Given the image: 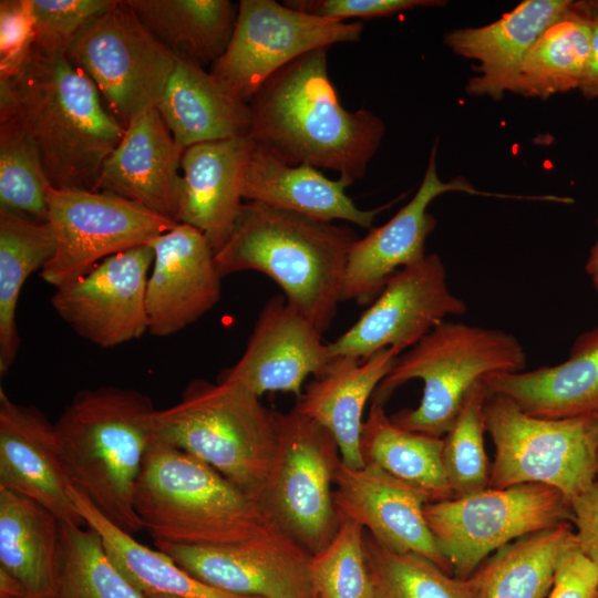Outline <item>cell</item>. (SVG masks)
<instances>
[{"mask_svg": "<svg viewBox=\"0 0 598 598\" xmlns=\"http://www.w3.org/2000/svg\"><path fill=\"white\" fill-rule=\"evenodd\" d=\"M0 113L27 132L56 189L95 190L103 163L125 133L66 52L37 44L12 73L0 76Z\"/></svg>", "mask_w": 598, "mask_h": 598, "instance_id": "cell-1", "label": "cell"}, {"mask_svg": "<svg viewBox=\"0 0 598 598\" xmlns=\"http://www.w3.org/2000/svg\"><path fill=\"white\" fill-rule=\"evenodd\" d=\"M328 50L310 51L272 74L249 101V136L289 165L362 179L385 133L367 109L348 111L328 73Z\"/></svg>", "mask_w": 598, "mask_h": 598, "instance_id": "cell-2", "label": "cell"}, {"mask_svg": "<svg viewBox=\"0 0 598 598\" xmlns=\"http://www.w3.org/2000/svg\"><path fill=\"white\" fill-rule=\"evenodd\" d=\"M358 239L349 226L245 202L215 265L221 277L246 270L267 275L323 334L342 301L347 260Z\"/></svg>", "mask_w": 598, "mask_h": 598, "instance_id": "cell-3", "label": "cell"}, {"mask_svg": "<svg viewBox=\"0 0 598 598\" xmlns=\"http://www.w3.org/2000/svg\"><path fill=\"white\" fill-rule=\"evenodd\" d=\"M155 411L135 389L99 386L79 391L54 423L73 486L131 535L143 529L134 496Z\"/></svg>", "mask_w": 598, "mask_h": 598, "instance_id": "cell-4", "label": "cell"}, {"mask_svg": "<svg viewBox=\"0 0 598 598\" xmlns=\"http://www.w3.org/2000/svg\"><path fill=\"white\" fill-rule=\"evenodd\" d=\"M134 507L154 543L235 544L269 522L256 501L215 468L155 437L136 483Z\"/></svg>", "mask_w": 598, "mask_h": 598, "instance_id": "cell-5", "label": "cell"}, {"mask_svg": "<svg viewBox=\"0 0 598 598\" xmlns=\"http://www.w3.org/2000/svg\"><path fill=\"white\" fill-rule=\"evenodd\" d=\"M153 437L207 463L258 503L277 450L276 412L247 389L195 379L155 411Z\"/></svg>", "mask_w": 598, "mask_h": 598, "instance_id": "cell-6", "label": "cell"}, {"mask_svg": "<svg viewBox=\"0 0 598 598\" xmlns=\"http://www.w3.org/2000/svg\"><path fill=\"white\" fill-rule=\"evenodd\" d=\"M525 368V350L512 333L445 320L396 358L372 400L384 404L399 386L421 380L420 404L390 417L405 430L443 437L478 382Z\"/></svg>", "mask_w": 598, "mask_h": 598, "instance_id": "cell-7", "label": "cell"}, {"mask_svg": "<svg viewBox=\"0 0 598 598\" xmlns=\"http://www.w3.org/2000/svg\"><path fill=\"white\" fill-rule=\"evenodd\" d=\"M594 414L538 417L488 391L484 426L495 448L488 487L544 484L560 491L570 502L597 482Z\"/></svg>", "mask_w": 598, "mask_h": 598, "instance_id": "cell-8", "label": "cell"}, {"mask_svg": "<svg viewBox=\"0 0 598 598\" xmlns=\"http://www.w3.org/2000/svg\"><path fill=\"white\" fill-rule=\"evenodd\" d=\"M276 455L258 505L313 555L333 538L340 524L333 504L340 451L326 427L295 408L276 412Z\"/></svg>", "mask_w": 598, "mask_h": 598, "instance_id": "cell-9", "label": "cell"}, {"mask_svg": "<svg viewBox=\"0 0 598 598\" xmlns=\"http://www.w3.org/2000/svg\"><path fill=\"white\" fill-rule=\"evenodd\" d=\"M424 515L453 576L466 579L491 554L513 540L564 523L573 524L569 499L558 489L527 483L485 488L431 502Z\"/></svg>", "mask_w": 598, "mask_h": 598, "instance_id": "cell-10", "label": "cell"}, {"mask_svg": "<svg viewBox=\"0 0 598 598\" xmlns=\"http://www.w3.org/2000/svg\"><path fill=\"white\" fill-rule=\"evenodd\" d=\"M66 54L124 126L157 107L177 59L127 1L118 0L74 38Z\"/></svg>", "mask_w": 598, "mask_h": 598, "instance_id": "cell-11", "label": "cell"}, {"mask_svg": "<svg viewBox=\"0 0 598 598\" xmlns=\"http://www.w3.org/2000/svg\"><path fill=\"white\" fill-rule=\"evenodd\" d=\"M47 205L55 251L40 276L54 288L86 274L107 257L151 244L178 224L106 192L50 186Z\"/></svg>", "mask_w": 598, "mask_h": 598, "instance_id": "cell-12", "label": "cell"}, {"mask_svg": "<svg viewBox=\"0 0 598 598\" xmlns=\"http://www.w3.org/2000/svg\"><path fill=\"white\" fill-rule=\"evenodd\" d=\"M364 24L323 19L275 0H240L225 53L210 72L249 103L261 85L295 59L361 39Z\"/></svg>", "mask_w": 598, "mask_h": 598, "instance_id": "cell-13", "label": "cell"}, {"mask_svg": "<svg viewBox=\"0 0 598 598\" xmlns=\"http://www.w3.org/2000/svg\"><path fill=\"white\" fill-rule=\"evenodd\" d=\"M466 303L446 281V269L437 254L400 269L346 332L328 343L333 358L363 361L393 348L400 354L412 348L448 316H460Z\"/></svg>", "mask_w": 598, "mask_h": 598, "instance_id": "cell-14", "label": "cell"}, {"mask_svg": "<svg viewBox=\"0 0 598 598\" xmlns=\"http://www.w3.org/2000/svg\"><path fill=\"white\" fill-rule=\"evenodd\" d=\"M154 544L189 574L221 590L259 598H317L309 578L311 555L271 520L235 544Z\"/></svg>", "mask_w": 598, "mask_h": 598, "instance_id": "cell-15", "label": "cell"}, {"mask_svg": "<svg viewBox=\"0 0 598 598\" xmlns=\"http://www.w3.org/2000/svg\"><path fill=\"white\" fill-rule=\"evenodd\" d=\"M154 260L151 244L118 252L53 292L51 306L81 338L113 348L148 330L146 286Z\"/></svg>", "mask_w": 598, "mask_h": 598, "instance_id": "cell-16", "label": "cell"}, {"mask_svg": "<svg viewBox=\"0 0 598 598\" xmlns=\"http://www.w3.org/2000/svg\"><path fill=\"white\" fill-rule=\"evenodd\" d=\"M436 150L435 141L412 199L389 221L371 228L351 247L343 277L342 301L353 300L359 306L371 303L395 272L425 257L426 239L436 226L427 207L437 196L448 192L495 196L477 190L463 177L442 181L436 171Z\"/></svg>", "mask_w": 598, "mask_h": 598, "instance_id": "cell-17", "label": "cell"}, {"mask_svg": "<svg viewBox=\"0 0 598 598\" xmlns=\"http://www.w3.org/2000/svg\"><path fill=\"white\" fill-rule=\"evenodd\" d=\"M321 338L283 296H274L262 307L243 355L218 380L259 398L276 391L300 398L305 380L322 377L333 360Z\"/></svg>", "mask_w": 598, "mask_h": 598, "instance_id": "cell-18", "label": "cell"}, {"mask_svg": "<svg viewBox=\"0 0 598 598\" xmlns=\"http://www.w3.org/2000/svg\"><path fill=\"white\" fill-rule=\"evenodd\" d=\"M427 503L425 494L373 465L351 468L341 462L334 474L339 520H353L388 549L420 555L451 574L424 515Z\"/></svg>", "mask_w": 598, "mask_h": 598, "instance_id": "cell-19", "label": "cell"}, {"mask_svg": "<svg viewBox=\"0 0 598 598\" xmlns=\"http://www.w3.org/2000/svg\"><path fill=\"white\" fill-rule=\"evenodd\" d=\"M154 260L146 286L147 333L164 338L179 332L219 301L221 276L205 236L176 224L151 243Z\"/></svg>", "mask_w": 598, "mask_h": 598, "instance_id": "cell-20", "label": "cell"}, {"mask_svg": "<svg viewBox=\"0 0 598 598\" xmlns=\"http://www.w3.org/2000/svg\"><path fill=\"white\" fill-rule=\"evenodd\" d=\"M72 487L54 423L37 406L14 402L0 388V488L38 502L62 524L86 526Z\"/></svg>", "mask_w": 598, "mask_h": 598, "instance_id": "cell-21", "label": "cell"}, {"mask_svg": "<svg viewBox=\"0 0 598 598\" xmlns=\"http://www.w3.org/2000/svg\"><path fill=\"white\" fill-rule=\"evenodd\" d=\"M157 107L134 116L103 163L96 189L134 203L177 223L182 157Z\"/></svg>", "mask_w": 598, "mask_h": 598, "instance_id": "cell-22", "label": "cell"}, {"mask_svg": "<svg viewBox=\"0 0 598 598\" xmlns=\"http://www.w3.org/2000/svg\"><path fill=\"white\" fill-rule=\"evenodd\" d=\"M574 0H524L499 19L475 28L446 32L445 45L476 62L466 93L499 101L513 93L520 66L540 34L566 17Z\"/></svg>", "mask_w": 598, "mask_h": 598, "instance_id": "cell-23", "label": "cell"}, {"mask_svg": "<svg viewBox=\"0 0 598 598\" xmlns=\"http://www.w3.org/2000/svg\"><path fill=\"white\" fill-rule=\"evenodd\" d=\"M254 146L246 135L184 150L177 223L199 230L214 254L229 238L245 203L243 178Z\"/></svg>", "mask_w": 598, "mask_h": 598, "instance_id": "cell-24", "label": "cell"}, {"mask_svg": "<svg viewBox=\"0 0 598 598\" xmlns=\"http://www.w3.org/2000/svg\"><path fill=\"white\" fill-rule=\"evenodd\" d=\"M348 186L347 181L330 179L313 166L289 165L255 143L245 168L241 193L246 202L262 203L322 221L346 220L370 229L378 214L404 196L364 210L346 194Z\"/></svg>", "mask_w": 598, "mask_h": 598, "instance_id": "cell-25", "label": "cell"}, {"mask_svg": "<svg viewBox=\"0 0 598 598\" xmlns=\"http://www.w3.org/2000/svg\"><path fill=\"white\" fill-rule=\"evenodd\" d=\"M487 390L544 419H566L598 412V324L580 333L568 358L530 371L491 374Z\"/></svg>", "mask_w": 598, "mask_h": 598, "instance_id": "cell-26", "label": "cell"}, {"mask_svg": "<svg viewBox=\"0 0 598 598\" xmlns=\"http://www.w3.org/2000/svg\"><path fill=\"white\" fill-rule=\"evenodd\" d=\"M399 355L393 348H386L363 361L333 358L328 371L307 385L295 405L332 434L341 462L351 468L364 466L360 439L365 404Z\"/></svg>", "mask_w": 598, "mask_h": 598, "instance_id": "cell-27", "label": "cell"}, {"mask_svg": "<svg viewBox=\"0 0 598 598\" xmlns=\"http://www.w3.org/2000/svg\"><path fill=\"white\" fill-rule=\"evenodd\" d=\"M157 110L183 150L249 135V103L236 96L210 71L187 59H176Z\"/></svg>", "mask_w": 598, "mask_h": 598, "instance_id": "cell-28", "label": "cell"}, {"mask_svg": "<svg viewBox=\"0 0 598 598\" xmlns=\"http://www.w3.org/2000/svg\"><path fill=\"white\" fill-rule=\"evenodd\" d=\"M61 522L47 507L0 488V569L31 596H55Z\"/></svg>", "mask_w": 598, "mask_h": 598, "instance_id": "cell-29", "label": "cell"}, {"mask_svg": "<svg viewBox=\"0 0 598 598\" xmlns=\"http://www.w3.org/2000/svg\"><path fill=\"white\" fill-rule=\"evenodd\" d=\"M575 546L571 523L504 545L471 576L477 598H548L563 556Z\"/></svg>", "mask_w": 598, "mask_h": 598, "instance_id": "cell-30", "label": "cell"}, {"mask_svg": "<svg viewBox=\"0 0 598 598\" xmlns=\"http://www.w3.org/2000/svg\"><path fill=\"white\" fill-rule=\"evenodd\" d=\"M126 1L171 52L205 69L225 53L238 14L229 0Z\"/></svg>", "mask_w": 598, "mask_h": 598, "instance_id": "cell-31", "label": "cell"}, {"mask_svg": "<svg viewBox=\"0 0 598 598\" xmlns=\"http://www.w3.org/2000/svg\"><path fill=\"white\" fill-rule=\"evenodd\" d=\"M383 403L372 400L363 422L360 451L364 465H373L419 489L430 502L453 498L443 460V437L396 425Z\"/></svg>", "mask_w": 598, "mask_h": 598, "instance_id": "cell-32", "label": "cell"}, {"mask_svg": "<svg viewBox=\"0 0 598 598\" xmlns=\"http://www.w3.org/2000/svg\"><path fill=\"white\" fill-rule=\"evenodd\" d=\"M71 495L86 526L100 534L109 558L144 596L259 598L235 595L202 581L162 550L144 546L114 525L75 487Z\"/></svg>", "mask_w": 598, "mask_h": 598, "instance_id": "cell-33", "label": "cell"}, {"mask_svg": "<svg viewBox=\"0 0 598 598\" xmlns=\"http://www.w3.org/2000/svg\"><path fill=\"white\" fill-rule=\"evenodd\" d=\"M55 251L48 221L0 209V375L13 365L21 339L17 328L18 300L29 276L41 271Z\"/></svg>", "mask_w": 598, "mask_h": 598, "instance_id": "cell-34", "label": "cell"}, {"mask_svg": "<svg viewBox=\"0 0 598 598\" xmlns=\"http://www.w3.org/2000/svg\"><path fill=\"white\" fill-rule=\"evenodd\" d=\"M590 44V20L574 0L569 13L548 27L528 51L513 93L547 100L578 90Z\"/></svg>", "mask_w": 598, "mask_h": 598, "instance_id": "cell-35", "label": "cell"}, {"mask_svg": "<svg viewBox=\"0 0 598 598\" xmlns=\"http://www.w3.org/2000/svg\"><path fill=\"white\" fill-rule=\"evenodd\" d=\"M363 542L370 598H477L472 577L451 576L420 555L390 550L365 530Z\"/></svg>", "mask_w": 598, "mask_h": 598, "instance_id": "cell-36", "label": "cell"}, {"mask_svg": "<svg viewBox=\"0 0 598 598\" xmlns=\"http://www.w3.org/2000/svg\"><path fill=\"white\" fill-rule=\"evenodd\" d=\"M56 598H146L109 558L100 534L61 523Z\"/></svg>", "mask_w": 598, "mask_h": 598, "instance_id": "cell-37", "label": "cell"}, {"mask_svg": "<svg viewBox=\"0 0 598 598\" xmlns=\"http://www.w3.org/2000/svg\"><path fill=\"white\" fill-rule=\"evenodd\" d=\"M49 188L34 143L12 115L0 113V209L48 221Z\"/></svg>", "mask_w": 598, "mask_h": 598, "instance_id": "cell-38", "label": "cell"}, {"mask_svg": "<svg viewBox=\"0 0 598 598\" xmlns=\"http://www.w3.org/2000/svg\"><path fill=\"white\" fill-rule=\"evenodd\" d=\"M487 393L484 382H478L443 436L442 460L453 497L468 496L489 485L492 464L484 448V402Z\"/></svg>", "mask_w": 598, "mask_h": 598, "instance_id": "cell-39", "label": "cell"}, {"mask_svg": "<svg viewBox=\"0 0 598 598\" xmlns=\"http://www.w3.org/2000/svg\"><path fill=\"white\" fill-rule=\"evenodd\" d=\"M363 537L360 524L341 519L333 538L310 556L309 578L317 598L371 597Z\"/></svg>", "mask_w": 598, "mask_h": 598, "instance_id": "cell-40", "label": "cell"}, {"mask_svg": "<svg viewBox=\"0 0 598 598\" xmlns=\"http://www.w3.org/2000/svg\"><path fill=\"white\" fill-rule=\"evenodd\" d=\"M116 0H27L34 44L66 52L74 38Z\"/></svg>", "mask_w": 598, "mask_h": 598, "instance_id": "cell-41", "label": "cell"}, {"mask_svg": "<svg viewBox=\"0 0 598 598\" xmlns=\"http://www.w3.org/2000/svg\"><path fill=\"white\" fill-rule=\"evenodd\" d=\"M290 8L323 19L346 21L350 18L390 17L416 8L441 7L442 0H290Z\"/></svg>", "mask_w": 598, "mask_h": 598, "instance_id": "cell-42", "label": "cell"}, {"mask_svg": "<svg viewBox=\"0 0 598 598\" xmlns=\"http://www.w3.org/2000/svg\"><path fill=\"white\" fill-rule=\"evenodd\" d=\"M34 44V29L27 0L0 1V71L12 73Z\"/></svg>", "mask_w": 598, "mask_h": 598, "instance_id": "cell-43", "label": "cell"}, {"mask_svg": "<svg viewBox=\"0 0 598 598\" xmlns=\"http://www.w3.org/2000/svg\"><path fill=\"white\" fill-rule=\"evenodd\" d=\"M598 566L575 546L561 558L548 598H596Z\"/></svg>", "mask_w": 598, "mask_h": 598, "instance_id": "cell-44", "label": "cell"}, {"mask_svg": "<svg viewBox=\"0 0 598 598\" xmlns=\"http://www.w3.org/2000/svg\"><path fill=\"white\" fill-rule=\"evenodd\" d=\"M579 550L598 566V482L570 501Z\"/></svg>", "mask_w": 598, "mask_h": 598, "instance_id": "cell-45", "label": "cell"}, {"mask_svg": "<svg viewBox=\"0 0 598 598\" xmlns=\"http://www.w3.org/2000/svg\"><path fill=\"white\" fill-rule=\"evenodd\" d=\"M589 20L591 25L590 53L578 91L585 99L592 100L598 99V18H589Z\"/></svg>", "mask_w": 598, "mask_h": 598, "instance_id": "cell-46", "label": "cell"}, {"mask_svg": "<svg viewBox=\"0 0 598 598\" xmlns=\"http://www.w3.org/2000/svg\"><path fill=\"white\" fill-rule=\"evenodd\" d=\"M28 595L24 587L11 575L0 569V597H19Z\"/></svg>", "mask_w": 598, "mask_h": 598, "instance_id": "cell-47", "label": "cell"}, {"mask_svg": "<svg viewBox=\"0 0 598 598\" xmlns=\"http://www.w3.org/2000/svg\"><path fill=\"white\" fill-rule=\"evenodd\" d=\"M598 228V218H597ZM585 270L589 280L598 295V238L590 248L589 255L585 264Z\"/></svg>", "mask_w": 598, "mask_h": 598, "instance_id": "cell-48", "label": "cell"}, {"mask_svg": "<svg viewBox=\"0 0 598 598\" xmlns=\"http://www.w3.org/2000/svg\"><path fill=\"white\" fill-rule=\"evenodd\" d=\"M578 4L588 18H598V0H578Z\"/></svg>", "mask_w": 598, "mask_h": 598, "instance_id": "cell-49", "label": "cell"}, {"mask_svg": "<svg viewBox=\"0 0 598 598\" xmlns=\"http://www.w3.org/2000/svg\"><path fill=\"white\" fill-rule=\"evenodd\" d=\"M592 443H594V452H595L597 478H598V412L594 414V419H592Z\"/></svg>", "mask_w": 598, "mask_h": 598, "instance_id": "cell-50", "label": "cell"}, {"mask_svg": "<svg viewBox=\"0 0 598 598\" xmlns=\"http://www.w3.org/2000/svg\"><path fill=\"white\" fill-rule=\"evenodd\" d=\"M0 598H56L55 596H31V595H24L19 597H0Z\"/></svg>", "mask_w": 598, "mask_h": 598, "instance_id": "cell-51", "label": "cell"}, {"mask_svg": "<svg viewBox=\"0 0 598 598\" xmlns=\"http://www.w3.org/2000/svg\"><path fill=\"white\" fill-rule=\"evenodd\" d=\"M145 597L146 598H175V597L167 596V595H147Z\"/></svg>", "mask_w": 598, "mask_h": 598, "instance_id": "cell-52", "label": "cell"}, {"mask_svg": "<svg viewBox=\"0 0 598 598\" xmlns=\"http://www.w3.org/2000/svg\"><path fill=\"white\" fill-rule=\"evenodd\" d=\"M596 598H598V595H597V597H596Z\"/></svg>", "mask_w": 598, "mask_h": 598, "instance_id": "cell-53", "label": "cell"}, {"mask_svg": "<svg viewBox=\"0 0 598 598\" xmlns=\"http://www.w3.org/2000/svg\"><path fill=\"white\" fill-rule=\"evenodd\" d=\"M597 482H598V478H597Z\"/></svg>", "mask_w": 598, "mask_h": 598, "instance_id": "cell-54", "label": "cell"}]
</instances>
